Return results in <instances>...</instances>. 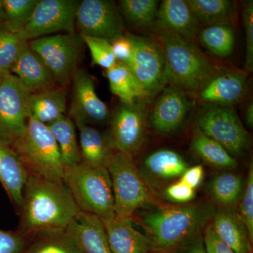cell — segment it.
<instances>
[{"label":"cell","mask_w":253,"mask_h":253,"mask_svg":"<svg viewBox=\"0 0 253 253\" xmlns=\"http://www.w3.org/2000/svg\"><path fill=\"white\" fill-rule=\"evenodd\" d=\"M242 178L234 173H222L216 176L211 183V196L224 208L231 207L243 194Z\"/></svg>","instance_id":"d6a6232c"},{"label":"cell","mask_w":253,"mask_h":253,"mask_svg":"<svg viewBox=\"0 0 253 253\" xmlns=\"http://www.w3.org/2000/svg\"><path fill=\"white\" fill-rule=\"evenodd\" d=\"M111 44L117 61L129 64L134 55V44L130 35H123L111 42Z\"/></svg>","instance_id":"ab89813d"},{"label":"cell","mask_w":253,"mask_h":253,"mask_svg":"<svg viewBox=\"0 0 253 253\" xmlns=\"http://www.w3.org/2000/svg\"><path fill=\"white\" fill-rule=\"evenodd\" d=\"M110 141L113 150L131 156L137 153L146 138V114L140 104H123L110 119Z\"/></svg>","instance_id":"4fadbf2b"},{"label":"cell","mask_w":253,"mask_h":253,"mask_svg":"<svg viewBox=\"0 0 253 253\" xmlns=\"http://www.w3.org/2000/svg\"><path fill=\"white\" fill-rule=\"evenodd\" d=\"M130 37L134 55L127 66L144 91L145 98L154 97L168 84L162 47L155 38Z\"/></svg>","instance_id":"30bf717a"},{"label":"cell","mask_w":253,"mask_h":253,"mask_svg":"<svg viewBox=\"0 0 253 253\" xmlns=\"http://www.w3.org/2000/svg\"><path fill=\"white\" fill-rule=\"evenodd\" d=\"M40 0H2L5 14L4 26L18 33L29 22Z\"/></svg>","instance_id":"836d02e7"},{"label":"cell","mask_w":253,"mask_h":253,"mask_svg":"<svg viewBox=\"0 0 253 253\" xmlns=\"http://www.w3.org/2000/svg\"><path fill=\"white\" fill-rule=\"evenodd\" d=\"M199 23L232 26L237 20L235 1L231 0H186Z\"/></svg>","instance_id":"484cf974"},{"label":"cell","mask_w":253,"mask_h":253,"mask_svg":"<svg viewBox=\"0 0 253 253\" xmlns=\"http://www.w3.org/2000/svg\"><path fill=\"white\" fill-rule=\"evenodd\" d=\"M246 123L249 127L253 126V104H250L246 111Z\"/></svg>","instance_id":"ee69618b"},{"label":"cell","mask_w":253,"mask_h":253,"mask_svg":"<svg viewBox=\"0 0 253 253\" xmlns=\"http://www.w3.org/2000/svg\"><path fill=\"white\" fill-rule=\"evenodd\" d=\"M28 173L16 151L0 140V182L15 207L19 209Z\"/></svg>","instance_id":"44dd1931"},{"label":"cell","mask_w":253,"mask_h":253,"mask_svg":"<svg viewBox=\"0 0 253 253\" xmlns=\"http://www.w3.org/2000/svg\"><path fill=\"white\" fill-rule=\"evenodd\" d=\"M121 13L126 22L137 28H151L157 15V0H121Z\"/></svg>","instance_id":"1f68e13d"},{"label":"cell","mask_w":253,"mask_h":253,"mask_svg":"<svg viewBox=\"0 0 253 253\" xmlns=\"http://www.w3.org/2000/svg\"><path fill=\"white\" fill-rule=\"evenodd\" d=\"M28 42L19 33H13L4 26L0 27V76L11 73V68Z\"/></svg>","instance_id":"e575fe53"},{"label":"cell","mask_w":253,"mask_h":253,"mask_svg":"<svg viewBox=\"0 0 253 253\" xmlns=\"http://www.w3.org/2000/svg\"><path fill=\"white\" fill-rule=\"evenodd\" d=\"M216 211L211 204H192L160 208L143 217L152 246L172 249L207 224Z\"/></svg>","instance_id":"3957f363"},{"label":"cell","mask_w":253,"mask_h":253,"mask_svg":"<svg viewBox=\"0 0 253 253\" xmlns=\"http://www.w3.org/2000/svg\"><path fill=\"white\" fill-rule=\"evenodd\" d=\"M160 93L151 113V126L160 134H170L181 126L187 116L189 98L186 91L172 84Z\"/></svg>","instance_id":"9a60e30c"},{"label":"cell","mask_w":253,"mask_h":253,"mask_svg":"<svg viewBox=\"0 0 253 253\" xmlns=\"http://www.w3.org/2000/svg\"><path fill=\"white\" fill-rule=\"evenodd\" d=\"M103 222L112 253H149L153 246L151 240L134 227L132 218L115 217Z\"/></svg>","instance_id":"ffe728a7"},{"label":"cell","mask_w":253,"mask_h":253,"mask_svg":"<svg viewBox=\"0 0 253 253\" xmlns=\"http://www.w3.org/2000/svg\"><path fill=\"white\" fill-rule=\"evenodd\" d=\"M106 76L111 92L118 96L123 104H132L136 99L145 98L141 86L126 63L118 61L112 68L106 70Z\"/></svg>","instance_id":"83f0119b"},{"label":"cell","mask_w":253,"mask_h":253,"mask_svg":"<svg viewBox=\"0 0 253 253\" xmlns=\"http://www.w3.org/2000/svg\"><path fill=\"white\" fill-rule=\"evenodd\" d=\"M199 22L186 0H163L151 29L168 32L194 42L199 36Z\"/></svg>","instance_id":"e0dca14e"},{"label":"cell","mask_w":253,"mask_h":253,"mask_svg":"<svg viewBox=\"0 0 253 253\" xmlns=\"http://www.w3.org/2000/svg\"><path fill=\"white\" fill-rule=\"evenodd\" d=\"M5 21V14L4 7H3L2 0H0V27L4 26Z\"/></svg>","instance_id":"bcb514c9"},{"label":"cell","mask_w":253,"mask_h":253,"mask_svg":"<svg viewBox=\"0 0 253 253\" xmlns=\"http://www.w3.org/2000/svg\"><path fill=\"white\" fill-rule=\"evenodd\" d=\"M47 126L59 147L64 168L72 167L81 163L76 126L72 120L63 115L54 122L49 123Z\"/></svg>","instance_id":"d4e9b609"},{"label":"cell","mask_w":253,"mask_h":253,"mask_svg":"<svg viewBox=\"0 0 253 253\" xmlns=\"http://www.w3.org/2000/svg\"><path fill=\"white\" fill-rule=\"evenodd\" d=\"M200 41L211 53L221 58L229 57L235 45L232 26L216 25L205 28L199 33Z\"/></svg>","instance_id":"4dcf8cb0"},{"label":"cell","mask_w":253,"mask_h":253,"mask_svg":"<svg viewBox=\"0 0 253 253\" xmlns=\"http://www.w3.org/2000/svg\"><path fill=\"white\" fill-rule=\"evenodd\" d=\"M83 38L84 44L90 51L92 65H97L108 70L118 62L109 41L90 36H83Z\"/></svg>","instance_id":"d590c367"},{"label":"cell","mask_w":253,"mask_h":253,"mask_svg":"<svg viewBox=\"0 0 253 253\" xmlns=\"http://www.w3.org/2000/svg\"><path fill=\"white\" fill-rule=\"evenodd\" d=\"M72 103L69 117L75 125H104L109 122L111 114L107 106L98 96L90 75L76 69L73 75Z\"/></svg>","instance_id":"5bb4252c"},{"label":"cell","mask_w":253,"mask_h":253,"mask_svg":"<svg viewBox=\"0 0 253 253\" xmlns=\"http://www.w3.org/2000/svg\"><path fill=\"white\" fill-rule=\"evenodd\" d=\"M204 177V168L201 165L188 168L181 176L180 181L192 188L196 189L201 184Z\"/></svg>","instance_id":"7bdbcfd3"},{"label":"cell","mask_w":253,"mask_h":253,"mask_svg":"<svg viewBox=\"0 0 253 253\" xmlns=\"http://www.w3.org/2000/svg\"><path fill=\"white\" fill-rule=\"evenodd\" d=\"M80 1L40 0L29 22L18 32L26 42L55 33H74Z\"/></svg>","instance_id":"8fae6325"},{"label":"cell","mask_w":253,"mask_h":253,"mask_svg":"<svg viewBox=\"0 0 253 253\" xmlns=\"http://www.w3.org/2000/svg\"><path fill=\"white\" fill-rule=\"evenodd\" d=\"M196 125L233 157L242 156L249 148V132L235 111L229 106L206 105L199 111Z\"/></svg>","instance_id":"ba28073f"},{"label":"cell","mask_w":253,"mask_h":253,"mask_svg":"<svg viewBox=\"0 0 253 253\" xmlns=\"http://www.w3.org/2000/svg\"><path fill=\"white\" fill-rule=\"evenodd\" d=\"M23 253H81L67 229L41 231L30 236Z\"/></svg>","instance_id":"f1b7e54d"},{"label":"cell","mask_w":253,"mask_h":253,"mask_svg":"<svg viewBox=\"0 0 253 253\" xmlns=\"http://www.w3.org/2000/svg\"><path fill=\"white\" fill-rule=\"evenodd\" d=\"M66 229L81 253H112L104 222L97 216L80 211Z\"/></svg>","instance_id":"ac0fdd59"},{"label":"cell","mask_w":253,"mask_h":253,"mask_svg":"<svg viewBox=\"0 0 253 253\" xmlns=\"http://www.w3.org/2000/svg\"><path fill=\"white\" fill-rule=\"evenodd\" d=\"M67 91L64 87H53L32 93L28 100V118L49 125L66 113Z\"/></svg>","instance_id":"603a6c76"},{"label":"cell","mask_w":253,"mask_h":253,"mask_svg":"<svg viewBox=\"0 0 253 253\" xmlns=\"http://www.w3.org/2000/svg\"><path fill=\"white\" fill-rule=\"evenodd\" d=\"M18 231L31 236L41 231L67 229L80 212L63 179L28 174L18 210Z\"/></svg>","instance_id":"6da1fadb"},{"label":"cell","mask_w":253,"mask_h":253,"mask_svg":"<svg viewBox=\"0 0 253 253\" xmlns=\"http://www.w3.org/2000/svg\"><path fill=\"white\" fill-rule=\"evenodd\" d=\"M2 78V77H1V76H0V80H1V78Z\"/></svg>","instance_id":"7dc6e473"},{"label":"cell","mask_w":253,"mask_h":253,"mask_svg":"<svg viewBox=\"0 0 253 253\" xmlns=\"http://www.w3.org/2000/svg\"><path fill=\"white\" fill-rule=\"evenodd\" d=\"M247 73L241 70L223 68L196 94L206 105L229 106L244 97Z\"/></svg>","instance_id":"2e32d148"},{"label":"cell","mask_w":253,"mask_h":253,"mask_svg":"<svg viewBox=\"0 0 253 253\" xmlns=\"http://www.w3.org/2000/svg\"><path fill=\"white\" fill-rule=\"evenodd\" d=\"M11 147L30 175L63 179L65 168L59 147L46 125L29 118L26 132Z\"/></svg>","instance_id":"5b68a950"},{"label":"cell","mask_w":253,"mask_h":253,"mask_svg":"<svg viewBox=\"0 0 253 253\" xmlns=\"http://www.w3.org/2000/svg\"><path fill=\"white\" fill-rule=\"evenodd\" d=\"M76 25L82 36L102 38L110 43L123 36L124 31L121 10L111 0L80 1Z\"/></svg>","instance_id":"7c38bea8"},{"label":"cell","mask_w":253,"mask_h":253,"mask_svg":"<svg viewBox=\"0 0 253 253\" xmlns=\"http://www.w3.org/2000/svg\"><path fill=\"white\" fill-rule=\"evenodd\" d=\"M191 148L195 154L211 167L230 169L237 166L236 158L229 154L217 141L204 134L196 125L193 129Z\"/></svg>","instance_id":"4316f807"},{"label":"cell","mask_w":253,"mask_h":253,"mask_svg":"<svg viewBox=\"0 0 253 253\" xmlns=\"http://www.w3.org/2000/svg\"><path fill=\"white\" fill-rule=\"evenodd\" d=\"M31 94L14 74L0 80V140L5 144L12 146L26 132Z\"/></svg>","instance_id":"9c48e42d"},{"label":"cell","mask_w":253,"mask_h":253,"mask_svg":"<svg viewBox=\"0 0 253 253\" xmlns=\"http://www.w3.org/2000/svg\"><path fill=\"white\" fill-rule=\"evenodd\" d=\"M204 247L208 253H236L218 237L212 224H208L205 230Z\"/></svg>","instance_id":"b9f144b4"},{"label":"cell","mask_w":253,"mask_h":253,"mask_svg":"<svg viewBox=\"0 0 253 253\" xmlns=\"http://www.w3.org/2000/svg\"><path fill=\"white\" fill-rule=\"evenodd\" d=\"M189 253H208L205 249L204 245L203 244L202 241H200L197 244H195L194 247L192 248Z\"/></svg>","instance_id":"f6af8a7d"},{"label":"cell","mask_w":253,"mask_h":253,"mask_svg":"<svg viewBox=\"0 0 253 253\" xmlns=\"http://www.w3.org/2000/svg\"><path fill=\"white\" fill-rule=\"evenodd\" d=\"M63 181L79 211L97 216L102 221L116 217L114 197L109 171L83 162L64 169Z\"/></svg>","instance_id":"277c9868"},{"label":"cell","mask_w":253,"mask_h":253,"mask_svg":"<svg viewBox=\"0 0 253 253\" xmlns=\"http://www.w3.org/2000/svg\"><path fill=\"white\" fill-rule=\"evenodd\" d=\"M239 214L249 232L251 241H253V166H250L246 188L243 192Z\"/></svg>","instance_id":"8d00e7d4"},{"label":"cell","mask_w":253,"mask_h":253,"mask_svg":"<svg viewBox=\"0 0 253 253\" xmlns=\"http://www.w3.org/2000/svg\"><path fill=\"white\" fill-rule=\"evenodd\" d=\"M11 73H14L31 93L55 87L56 84L49 68L41 57L30 48L28 42L18 56L11 68Z\"/></svg>","instance_id":"d6986e66"},{"label":"cell","mask_w":253,"mask_h":253,"mask_svg":"<svg viewBox=\"0 0 253 253\" xmlns=\"http://www.w3.org/2000/svg\"><path fill=\"white\" fill-rule=\"evenodd\" d=\"M106 169L112 184L115 216L120 219L132 217L138 209L151 201L133 156L115 151Z\"/></svg>","instance_id":"8992f818"},{"label":"cell","mask_w":253,"mask_h":253,"mask_svg":"<svg viewBox=\"0 0 253 253\" xmlns=\"http://www.w3.org/2000/svg\"><path fill=\"white\" fill-rule=\"evenodd\" d=\"M244 26L246 31V54L245 68L249 72L253 71V1H247L244 6Z\"/></svg>","instance_id":"f35d334b"},{"label":"cell","mask_w":253,"mask_h":253,"mask_svg":"<svg viewBox=\"0 0 253 253\" xmlns=\"http://www.w3.org/2000/svg\"><path fill=\"white\" fill-rule=\"evenodd\" d=\"M213 229L224 243L236 253H251V239L239 212L231 207L221 208L212 217Z\"/></svg>","instance_id":"7402d4cb"},{"label":"cell","mask_w":253,"mask_h":253,"mask_svg":"<svg viewBox=\"0 0 253 253\" xmlns=\"http://www.w3.org/2000/svg\"><path fill=\"white\" fill-rule=\"evenodd\" d=\"M84 44L82 35L75 32L51 35L28 42L30 48L51 71L56 84L62 87L72 81Z\"/></svg>","instance_id":"52a82bcc"},{"label":"cell","mask_w":253,"mask_h":253,"mask_svg":"<svg viewBox=\"0 0 253 253\" xmlns=\"http://www.w3.org/2000/svg\"><path fill=\"white\" fill-rule=\"evenodd\" d=\"M154 32L164 54L168 84L196 94L224 68L213 62L194 42L168 32Z\"/></svg>","instance_id":"7a4b0ae2"},{"label":"cell","mask_w":253,"mask_h":253,"mask_svg":"<svg viewBox=\"0 0 253 253\" xmlns=\"http://www.w3.org/2000/svg\"><path fill=\"white\" fill-rule=\"evenodd\" d=\"M82 161L94 167L106 168L114 152L109 134L88 125H78Z\"/></svg>","instance_id":"cb8c5ba5"},{"label":"cell","mask_w":253,"mask_h":253,"mask_svg":"<svg viewBox=\"0 0 253 253\" xmlns=\"http://www.w3.org/2000/svg\"><path fill=\"white\" fill-rule=\"evenodd\" d=\"M144 166L152 175L165 179L180 176L188 168L181 155L170 149H160L149 155Z\"/></svg>","instance_id":"f546056e"},{"label":"cell","mask_w":253,"mask_h":253,"mask_svg":"<svg viewBox=\"0 0 253 253\" xmlns=\"http://www.w3.org/2000/svg\"><path fill=\"white\" fill-rule=\"evenodd\" d=\"M166 196L174 202L186 204L192 201L196 196L195 189L179 180L168 186L166 191Z\"/></svg>","instance_id":"60d3db41"},{"label":"cell","mask_w":253,"mask_h":253,"mask_svg":"<svg viewBox=\"0 0 253 253\" xmlns=\"http://www.w3.org/2000/svg\"><path fill=\"white\" fill-rule=\"evenodd\" d=\"M30 241V236L20 231L0 229V253H23Z\"/></svg>","instance_id":"74e56055"}]
</instances>
